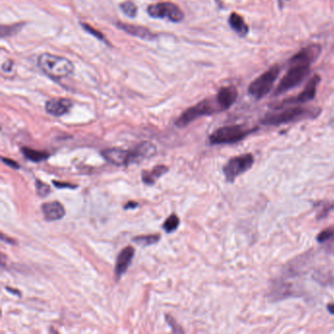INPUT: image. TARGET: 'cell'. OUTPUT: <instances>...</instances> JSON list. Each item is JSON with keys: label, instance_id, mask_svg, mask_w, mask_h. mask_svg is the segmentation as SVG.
Returning <instances> with one entry per match:
<instances>
[{"label": "cell", "instance_id": "cell-29", "mask_svg": "<svg viewBox=\"0 0 334 334\" xmlns=\"http://www.w3.org/2000/svg\"><path fill=\"white\" fill-rule=\"evenodd\" d=\"M52 183L58 187V188H77V185L76 184H71V183H66V182H59L56 180H53Z\"/></svg>", "mask_w": 334, "mask_h": 334}, {"label": "cell", "instance_id": "cell-27", "mask_svg": "<svg viewBox=\"0 0 334 334\" xmlns=\"http://www.w3.org/2000/svg\"><path fill=\"white\" fill-rule=\"evenodd\" d=\"M333 236V229H327V230L322 231V232L318 235L317 240H318L320 243H325V242H327L328 240H330Z\"/></svg>", "mask_w": 334, "mask_h": 334}, {"label": "cell", "instance_id": "cell-10", "mask_svg": "<svg viewBox=\"0 0 334 334\" xmlns=\"http://www.w3.org/2000/svg\"><path fill=\"white\" fill-rule=\"evenodd\" d=\"M321 52V46L320 44L313 43L308 46L302 48L295 55L292 56L289 63L290 64H309L311 65L315 62Z\"/></svg>", "mask_w": 334, "mask_h": 334}, {"label": "cell", "instance_id": "cell-12", "mask_svg": "<svg viewBox=\"0 0 334 334\" xmlns=\"http://www.w3.org/2000/svg\"><path fill=\"white\" fill-rule=\"evenodd\" d=\"M130 152H131V164H133V163H140L145 159L152 158L156 154L157 149L153 143L143 142L134 146L132 149H130Z\"/></svg>", "mask_w": 334, "mask_h": 334}, {"label": "cell", "instance_id": "cell-6", "mask_svg": "<svg viewBox=\"0 0 334 334\" xmlns=\"http://www.w3.org/2000/svg\"><path fill=\"white\" fill-rule=\"evenodd\" d=\"M291 67L284 75V77L280 81L276 90L274 91V95L283 94L286 91L292 90L293 88L300 85L306 77H308L310 73L309 64H290Z\"/></svg>", "mask_w": 334, "mask_h": 334}, {"label": "cell", "instance_id": "cell-33", "mask_svg": "<svg viewBox=\"0 0 334 334\" xmlns=\"http://www.w3.org/2000/svg\"><path fill=\"white\" fill-rule=\"evenodd\" d=\"M327 310H328V312H329L330 314L334 315V304H328V305H327Z\"/></svg>", "mask_w": 334, "mask_h": 334}, {"label": "cell", "instance_id": "cell-15", "mask_svg": "<svg viewBox=\"0 0 334 334\" xmlns=\"http://www.w3.org/2000/svg\"><path fill=\"white\" fill-rule=\"evenodd\" d=\"M134 253H135V250L131 246H128V247L124 248L120 252V254L117 257L116 267H115V272H116L118 277L123 275L128 270L131 264V261L133 259V256H134Z\"/></svg>", "mask_w": 334, "mask_h": 334}, {"label": "cell", "instance_id": "cell-3", "mask_svg": "<svg viewBox=\"0 0 334 334\" xmlns=\"http://www.w3.org/2000/svg\"><path fill=\"white\" fill-rule=\"evenodd\" d=\"M318 110H311L303 107H292L285 109L282 112L274 114H269L262 120V124L266 126H280L284 124H289L300 120L314 118L318 115Z\"/></svg>", "mask_w": 334, "mask_h": 334}, {"label": "cell", "instance_id": "cell-7", "mask_svg": "<svg viewBox=\"0 0 334 334\" xmlns=\"http://www.w3.org/2000/svg\"><path fill=\"white\" fill-rule=\"evenodd\" d=\"M254 164V157L252 154H243L240 156L233 157L229 160V162L222 168L224 175L226 177V180L229 182H233L241 176L242 174L246 173L250 168Z\"/></svg>", "mask_w": 334, "mask_h": 334}, {"label": "cell", "instance_id": "cell-28", "mask_svg": "<svg viewBox=\"0 0 334 334\" xmlns=\"http://www.w3.org/2000/svg\"><path fill=\"white\" fill-rule=\"evenodd\" d=\"M2 162L7 165L8 167L12 168L14 170H19L20 169V165L14 161L12 159H9V158H5V157H2Z\"/></svg>", "mask_w": 334, "mask_h": 334}, {"label": "cell", "instance_id": "cell-4", "mask_svg": "<svg viewBox=\"0 0 334 334\" xmlns=\"http://www.w3.org/2000/svg\"><path fill=\"white\" fill-rule=\"evenodd\" d=\"M257 128L247 129L240 125L227 126L216 129L209 137V142L213 145L233 144L243 141L245 137L252 134L257 130Z\"/></svg>", "mask_w": 334, "mask_h": 334}, {"label": "cell", "instance_id": "cell-24", "mask_svg": "<svg viewBox=\"0 0 334 334\" xmlns=\"http://www.w3.org/2000/svg\"><path fill=\"white\" fill-rule=\"evenodd\" d=\"M23 26V24H16L13 26H1V36L2 38L12 36L14 34H17Z\"/></svg>", "mask_w": 334, "mask_h": 334}, {"label": "cell", "instance_id": "cell-22", "mask_svg": "<svg viewBox=\"0 0 334 334\" xmlns=\"http://www.w3.org/2000/svg\"><path fill=\"white\" fill-rule=\"evenodd\" d=\"M180 226V218L176 214H172L163 224V229L167 233H172L178 230Z\"/></svg>", "mask_w": 334, "mask_h": 334}, {"label": "cell", "instance_id": "cell-16", "mask_svg": "<svg viewBox=\"0 0 334 334\" xmlns=\"http://www.w3.org/2000/svg\"><path fill=\"white\" fill-rule=\"evenodd\" d=\"M41 211L43 213L44 218L48 221L61 219L64 218L66 214L64 206L62 205L59 201H51L42 204Z\"/></svg>", "mask_w": 334, "mask_h": 334}, {"label": "cell", "instance_id": "cell-14", "mask_svg": "<svg viewBox=\"0 0 334 334\" xmlns=\"http://www.w3.org/2000/svg\"><path fill=\"white\" fill-rule=\"evenodd\" d=\"M116 25L119 29L126 32L130 36L145 39V40H153V39H157V35H155L153 32H151L150 30H148L145 26L130 25V24L123 23V22H118Z\"/></svg>", "mask_w": 334, "mask_h": 334}, {"label": "cell", "instance_id": "cell-8", "mask_svg": "<svg viewBox=\"0 0 334 334\" xmlns=\"http://www.w3.org/2000/svg\"><path fill=\"white\" fill-rule=\"evenodd\" d=\"M147 13L152 18L168 19L174 23H180L183 18L184 13L178 5L172 2H160L148 6Z\"/></svg>", "mask_w": 334, "mask_h": 334}, {"label": "cell", "instance_id": "cell-25", "mask_svg": "<svg viewBox=\"0 0 334 334\" xmlns=\"http://www.w3.org/2000/svg\"><path fill=\"white\" fill-rule=\"evenodd\" d=\"M36 189L40 197H45L50 192V186L39 180H36Z\"/></svg>", "mask_w": 334, "mask_h": 334}, {"label": "cell", "instance_id": "cell-5", "mask_svg": "<svg viewBox=\"0 0 334 334\" xmlns=\"http://www.w3.org/2000/svg\"><path fill=\"white\" fill-rule=\"evenodd\" d=\"M280 73L281 67L279 65L270 67L269 70H267L265 73H263L260 77H258L250 84L248 88V92L250 93V95H252L256 99L265 97L272 89Z\"/></svg>", "mask_w": 334, "mask_h": 334}, {"label": "cell", "instance_id": "cell-26", "mask_svg": "<svg viewBox=\"0 0 334 334\" xmlns=\"http://www.w3.org/2000/svg\"><path fill=\"white\" fill-rule=\"evenodd\" d=\"M81 26H82V29H84L85 31H87V32H88L89 34H90V35L94 36L96 39H100V40H102L104 42H107V41H106L107 39H105V37L103 36L102 33H100L99 31L93 29L92 26H90V24L81 23Z\"/></svg>", "mask_w": 334, "mask_h": 334}, {"label": "cell", "instance_id": "cell-31", "mask_svg": "<svg viewBox=\"0 0 334 334\" xmlns=\"http://www.w3.org/2000/svg\"><path fill=\"white\" fill-rule=\"evenodd\" d=\"M137 206H138V203H136V202H133V201H129V202H128V204H126V205L124 206V209H125V210L134 209V208H136Z\"/></svg>", "mask_w": 334, "mask_h": 334}, {"label": "cell", "instance_id": "cell-11", "mask_svg": "<svg viewBox=\"0 0 334 334\" xmlns=\"http://www.w3.org/2000/svg\"><path fill=\"white\" fill-rule=\"evenodd\" d=\"M101 155L109 163L115 166H128L131 164V152L122 148H107L104 149Z\"/></svg>", "mask_w": 334, "mask_h": 334}, {"label": "cell", "instance_id": "cell-17", "mask_svg": "<svg viewBox=\"0 0 334 334\" xmlns=\"http://www.w3.org/2000/svg\"><path fill=\"white\" fill-rule=\"evenodd\" d=\"M238 97V91L234 87H225L218 90L216 96L222 111L231 108Z\"/></svg>", "mask_w": 334, "mask_h": 334}, {"label": "cell", "instance_id": "cell-23", "mask_svg": "<svg viewBox=\"0 0 334 334\" xmlns=\"http://www.w3.org/2000/svg\"><path fill=\"white\" fill-rule=\"evenodd\" d=\"M120 8L124 14H126L129 18H134L137 14V7L131 1H125L120 4Z\"/></svg>", "mask_w": 334, "mask_h": 334}, {"label": "cell", "instance_id": "cell-20", "mask_svg": "<svg viewBox=\"0 0 334 334\" xmlns=\"http://www.w3.org/2000/svg\"><path fill=\"white\" fill-rule=\"evenodd\" d=\"M21 151L22 153L24 155V157L34 162V163H39V162H42V161H45L49 158V153L45 152V151H40V150H36V149H33V148H30V147H22L21 148Z\"/></svg>", "mask_w": 334, "mask_h": 334}, {"label": "cell", "instance_id": "cell-13", "mask_svg": "<svg viewBox=\"0 0 334 334\" xmlns=\"http://www.w3.org/2000/svg\"><path fill=\"white\" fill-rule=\"evenodd\" d=\"M73 103L68 98H53L45 104V110L53 116L60 117L67 114Z\"/></svg>", "mask_w": 334, "mask_h": 334}, {"label": "cell", "instance_id": "cell-30", "mask_svg": "<svg viewBox=\"0 0 334 334\" xmlns=\"http://www.w3.org/2000/svg\"><path fill=\"white\" fill-rule=\"evenodd\" d=\"M325 249L328 253H331V254H334V236L327 241V244L325 245Z\"/></svg>", "mask_w": 334, "mask_h": 334}, {"label": "cell", "instance_id": "cell-2", "mask_svg": "<svg viewBox=\"0 0 334 334\" xmlns=\"http://www.w3.org/2000/svg\"><path fill=\"white\" fill-rule=\"evenodd\" d=\"M222 109L219 106L217 98H209L205 99L201 102L197 103L192 107L185 110L176 121L175 125L178 128H184L190 123H192L194 120L203 116H210L215 113L221 112Z\"/></svg>", "mask_w": 334, "mask_h": 334}, {"label": "cell", "instance_id": "cell-32", "mask_svg": "<svg viewBox=\"0 0 334 334\" xmlns=\"http://www.w3.org/2000/svg\"><path fill=\"white\" fill-rule=\"evenodd\" d=\"M6 290H8V291H10V292H12V293H14V294H18V295L19 296L21 295V293H20V291H18L17 289L15 290V289H11L10 287H6Z\"/></svg>", "mask_w": 334, "mask_h": 334}, {"label": "cell", "instance_id": "cell-21", "mask_svg": "<svg viewBox=\"0 0 334 334\" xmlns=\"http://www.w3.org/2000/svg\"><path fill=\"white\" fill-rule=\"evenodd\" d=\"M160 235L159 234H150V235H140L132 239V241L136 244L141 245L142 247H146L149 245L155 244L159 241Z\"/></svg>", "mask_w": 334, "mask_h": 334}, {"label": "cell", "instance_id": "cell-1", "mask_svg": "<svg viewBox=\"0 0 334 334\" xmlns=\"http://www.w3.org/2000/svg\"><path fill=\"white\" fill-rule=\"evenodd\" d=\"M39 68L49 77L54 79H61L69 77L74 72L73 63L63 56L43 53L38 60Z\"/></svg>", "mask_w": 334, "mask_h": 334}, {"label": "cell", "instance_id": "cell-19", "mask_svg": "<svg viewBox=\"0 0 334 334\" xmlns=\"http://www.w3.org/2000/svg\"><path fill=\"white\" fill-rule=\"evenodd\" d=\"M229 24L232 30L239 36L244 37L248 34V26L245 23L244 19L237 13H232L229 18Z\"/></svg>", "mask_w": 334, "mask_h": 334}, {"label": "cell", "instance_id": "cell-18", "mask_svg": "<svg viewBox=\"0 0 334 334\" xmlns=\"http://www.w3.org/2000/svg\"><path fill=\"white\" fill-rule=\"evenodd\" d=\"M169 168L164 165H158L155 166L151 171H143L142 172V181L145 184L152 185L156 182V180H159L160 177L165 175L168 172Z\"/></svg>", "mask_w": 334, "mask_h": 334}, {"label": "cell", "instance_id": "cell-9", "mask_svg": "<svg viewBox=\"0 0 334 334\" xmlns=\"http://www.w3.org/2000/svg\"><path fill=\"white\" fill-rule=\"evenodd\" d=\"M321 81V77L319 75H315L314 77H311L310 80L307 84V86L305 87V89L303 90L302 92H300L297 97L295 98H289L283 101V103L280 105V107H283L285 105H289V104H298V103H306L308 101H311L315 98L316 94H317V90H318V86Z\"/></svg>", "mask_w": 334, "mask_h": 334}, {"label": "cell", "instance_id": "cell-34", "mask_svg": "<svg viewBox=\"0 0 334 334\" xmlns=\"http://www.w3.org/2000/svg\"><path fill=\"white\" fill-rule=\"evenodd\" d=\"M280 1H281V2H282V1H283V0H280Z\"/></svg>", "mask_w": 334, "mask_h": 334}]
</instances>
